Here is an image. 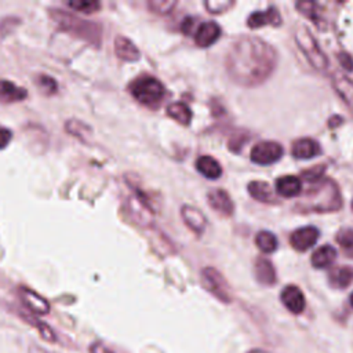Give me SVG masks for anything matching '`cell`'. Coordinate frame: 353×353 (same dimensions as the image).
<instances>
[{"label": "cell", "mask_w": 353, "mask_h": 353, "mask_svg": "<svg viewBox=\"0 0 353 353\" xmlns=\"http://www.w3.org/2000/svg\"><path fill=\"white\" fill-rule=\"evenodd\" d=\"M197 171L208 179H216L222 174L221 164L211 156H201L196 161Z\"/></svg>", "instance_id": "cell-23"}, {"label": "cell", "mask_w": 353, "mask_h": 353, "mask_svg": "<svg viewBox=\"0 0 353 353\" xmlns=\"http://www.w3.org/2000/svg\"><path fill=\"white\" fill-rule=\"evenodd\" d=\"M317 239H319V230L314 226H303L292 232L290 237V243L296 251H306L314 245Z\"/></svg>", "instance_id": "cell-10"}, {"label": "cell", "mask_w": 353, "mask_h": 353, "mask_svg": "<svg viewBox=\"0 0 353 353\" xmlns=\"http://www.w3.org/2000/svg\"><path fill=\"white\" fill-rule=\"evenodd\" d=\"M295 41L313 68H316L317 70H325L328 68V59L325 54L323 52L307 28L298 26L295 29Z\"/></svg>", "instance_id": "cell-5"}, {"label": "cell", "mask_w": 353, "mask_h": 353, "mask_svg": "<svg viewBox=\"0 0 353 353\" xmlns=\"http://www.w3.org/2000/svg\"><path fill=\"white\" fill-rule=\"evenodd\" d=\"M205 8L211 12V14H221L226 10H229L230 7L234 6V1H226V0H208L204 3Z\"/></svg>", "instance_id": "cell-34"}, {"label": "cell", "mask_w": 353, "mask_h": 353, "mask_svg": "<svg viewBox=\"0 0 353 353\" xmlns=\"http://www.w3.org/2000/svg\"><path fill=\"white\" fill-rule=\"evenodd\" d=\"M352 280H353V270L350 268L338 266L330 272V283L334 287L345 288L352 283Z\"/></svg>", "instance_id": "cell-26"}, {"label": "cell", "mask_w": 353, "mask_h": 353, "mask_svg": "<svg viewBox=\"0 0 353 353\" xmlns=\"http://www.w3.org/2000/svg\"><path fill=\"white\" fill-rule=\"evenodd\" d=\"M255 244L256 247L265 252V254H270L277 248V239L272 232L268 230H262L256 234L255 237Z\"/></svg>", "instance_id": "cell-27"}, {"label": "cell", "mask_w": 353, "mask_h": 353, "mask_svg": "<svg viewBox=\"0 0 353 353\" xmlns=\"http://www.w3.org/2000/svg\"><path fill=\"white\" fill-rule=\"evenodd\" d=\"M320 145L310 138H301L292 143L291 152L296 159H312L320 153Z\"/></svg>", "instance_id": "cell-20"}, {"label": "cell", "mask_w": 353, "mask_h": 353, "mask_svg": "<svg viewBox=\"0 0 353 353\" xmlns=\"http://www.w3.org/2000/svg\"><path fill=\"white\" fill-rule=\"evenodd\" d=\"M248 192L255 200H258L261 203H268V204L276 203V196H274L272 188L263 181L250 182L248 183Z\"/></svg>", "instance_id": "cell-24"}, {"label": "cell", "mask_w": 353, "mask_h": 353, "mask_svg": "<svg viewBox=\"0 0 353 353\" xmlns=\"http://www.w3.org/2000/svg\"><path fill=\"white\" fill-rule=\"evenodd\" d=\"M131 95L142 105L156 108L161 103L165 90L160 80L153 76H139L128 85Z\"/></svg>", "instance_id": "cell-4"}, {"label": "cell", "mask_w": 353, "mask_h": 353, "mask_svg": "<svg viewBox=\"0 0 353 353\" xmlns=\"http://www.w3.org/2000/svg\"><path fill=\"white\" fill-rule=\"evenodd\" d=\"M193 19L192 18H186L183 22H182V30L188 34L189 33V30H190V26L193 25V22H192Z\"/></svg>", "instance_id": "cell-39"}, {"label": "cell", "mask_w": 353, "mask_h": 353, "mask_svg": "<svg viewBox=\"0 0 353 353\" xmlns=\"http://www.w3.org/2000/svg\"><path fill=\"white\" fill-rule=\"evenodd\" d=\"M19 298L22 301V303L34 314L37 316H43L47 314L50 312V303L46 298H43L41 295H39L37 292L26 288V287H21L19 288Z\"/></svg>", "instance_id": "cell-9"}, {"label": "cell", "mask_w": 353, "mask_h": 353, "mask_svg": "<svg viewBox=\"0 0 353 353\" xmlns=\"http://www.w3.org/2000/svg\"><path fill=\"white\" fill-rule=\"evenodd\" d=\"M90 352L91 353H114L109 346H106L105 343L102 342H95L91 345L90 347Z\"/></svg>", "instance_id": "cell-38"}, {"label": "cell", "mask_w": 353, "mask_h": 353, "mask_svg": "<svg viewBox=\"0 0 353 353\" xmlns=\"http://www.w3.org/2000/svg\"><path fill=\"white\" fill-rule=\"evenodd\" d=\"M342 207L338 186L331 179H320L303 194L296 208L302 212H331Z\"/></svg>", "instance_id": "cell-2"}, {"label": "cell", "mask_w": 353, "mask_h": 353, "mask_svg": "<svg viewBox=\"0 0 353 353\" xmlns=\"http://www.w3.org/2000/svg\"><path fill=\"white\" fill-rule=\"evenodd\" d=\"M281 302L283 305L294 314H299L305 309V296L303 292L296 285H287L281 291Z\"/></svg>", "instance_id": "cell-13"}, {"label": "cell", "mask_w": 353, "mask_h": 353, "mask_svg": "<svg viewBox=\"0 0 353 353\" xmlns=\"http://www.w3.org/2000/svg\"><path fill=\"white\" fill-rule=\"evenodd\" d=\"M11 139H12V131L0 124V149H4L6 146H8Z\"/></svg>", "instance_id": "cell-36"}, {"label": "cell", "mask_w": 353, "mask_h": 353, "mask_svg": "<svg viewBox=\"0 0 353 353\" xmlns=\"http://www.w3.org/2000/svg\"><path fill=\"white\" fill-rule=\"evenodd\" d=\"M280 23H281V17L276 7H268L265 11H255L247 19V25L251 29H258L266 25L279 26Z\"/></svg>", "instance_id": "cell-12"}, {"label": "cell", "mask_w": 353, "mask_h": 353, "mask_svg": "<svg viewBox=\"0 0 353 353\" xmlns=\"http://www.w3.org/2000/svg\"><path fill=\"white\" fill-rule=\"evenodd\" d=\"M338 59H339V63H341V66H342L343 69H346L347 72H352V70H353V58H352L349 54L341 52V54L338 55Z\"/></svg>", "instance_id": "cell-37"}, {"label": "cell", "mask_w": 353, "mask_h": 353, "mask_svg": "<svg viewBox=\"0 0 353 353\" xmlns=\"http://www.w3.org/2000/svg\"><path fill=\"white\" fill-rule=\"evenodd\" d=\"M335 258H336V250L332 245L325 244V245L319 247L312 254V263L317 269H324V268L331 266L334 263Z\"/></svg>", "instance_id": "cell-22"}, {"label": "cell", "mask_w": 353, "mask_h": 353, "mask_svg": "<svg viewBox=\"0 0 353 353\" xmlns=\"http://www.w3.org/2000/svg\"><path fill=\"white\" fill-rule=\"evenodd\" d=\"M68 6L74 11H80L84 14H92L101 8V3L94 0H77V1H68Z\"/></svg>", "instance_id": "cell-30"}, {"label": "cell", "mask_w": 353, "mask_h": 353, "mask_svg": "<svg viewBox=\"0 0 353 353\" xmlns=\"http://www.w3.org/2000/svg\"><path fill=\"white\" fill-rule=\"evenodd\" d=\"M201 283L204 288L219 301L229 303L232 302V290L225 277L214 268L207 266L201 270Z\"/></svg>", "instance_id": "cell-6"}, {"label": "cell", "mask_w": 353, "mask_h": 353, "mask_svg": "<svg viewBox=\"0 0 353 353\" xmlns=\"http://www.w3.org/2000/svg\"><path fill=\"white\" fill-rule=\"evenodd\" d=\"M350 305L353 306V292H352V295H350Z\"/></svg>", "instance_id": "cell-40"}, {"label": "cell", "mask_w": 353, "mask_h": 353, "mask_svg": "<svg viewBox=\"0 0 353 353\" xmlns=\"http://www.w3.org/2000/svg\"><path fill=\"white\" fill-rule=\"evenodd\" d=\"M181 215L185 225L194 233L200 234L205 229V216L193 205H183L181 208Z\"/></svg>", "instance_id": "cell-16"}, {"label": "cell", "mask_w": 353, "mask_h": 353, "mask_svg": "<svg viewBox=\"0 0 353 353\" xmlns=\"http://www.w3.org/2000/svg\"><path fill=\"white\" fill-rule=\"evenodd\" d=\"M276 192L283 197H296L302 193V182L294 175L281 176L276 181Z\"/></svg>", "instance_id": "cell-19"}, {"label": "cell", "mask_w": 353, "mask_h": 353, "mask_svg": "<svg viewBox=\"0 0 353 353\" xmlns=\"http://www.w3.org/2000/svg\"><path fill=\"white\" fill-rule=\"evenodd\" d=\"M176 6L175 1H165V0H152L148 3V7L152 12L165 15L172 11V8Z\"/></svg>", "instance_id": "cell-31"}, {"label": "cell", "mask_w": 353, "mask_h": 353, "mask_svg": "<svg viewBox=\"0 0 353 353\" xmlns=\"http://www.w3.org/2000/svg\"><path fill=\"white\" fill-rule=\"evenodd\" d=\"M167 114L176 123L188 125L192 120V110L183 102H174L167 108Z\"/></svg>", "instance_id": "cell-25"}, {"label": "cell", "mask_w": 353, "mask_h": 353, "mask_svg": "<svg viewBox=\"0 0 353 353\" xmlns=\"http://www.w3.org/2000/svg\"><path fill=\"white\" fill-rule=\"evenodd\" d=\"M251 353H263V352H259V350H254V352H251Z\"/></svg>", "instance_id": "cell-41"}, {"label": "cell", "mask_w": 353, "mask_h": 353, "mask_svg": "<svg viewBox=\"0 0 353 353\" xmlns=\"http://www.w3.org/2000/svg\"><path fill=\"white\" fill-rule=\"evenodd\" d=\"M336 241L349 256H353V229L339 230L336 234Z\"/></svg>", "instance_id": "cell-29"}, {"label": "cell", "mask_w": 353, "mask_h": 353, "mask_svg": "<svg viewBox=\"0 0 353 353\" xmlns=\"http://www.w3.org/2000/svg\"><path fill=\"white\" fill-rule=\"evenodd\" d=\"M65 130L70 135H74L80 139H85L90 135V131H91V128L80 120H68L65 123Z\"/></svg>", "instance_id": "cell-28"}, {"label": "cell", "mask_w": 353, "mask_h": 353, "mask_svg": "<svg viewBox=\"0 0 353 353\" xmlns=\"http://www.w3.org/2000/svg\"><path fill=\"white\" fill-rule=\"evenodd\" d=\"M283 156V148L276 141H263L252 146L251 161L259 165H269L279 161Z\"/></svg>", "instance_id": "cell-7"}, {"label": "cell", "mask_w": 353, "mask_h": 353, "mask_svg": "<svg viewBox=\"0 0 353 353\" xmlns=\"http://www.w3.org/2000/svg\"><path fill=\"white\" fill-rule=\"evenodd\" d=\"M26 97H28L26 88L15 84L14 81L0 79V102L1 103L21 102Z\"/></svg>", "instance_id": "cell-15"}, {"label": "cell", "mask_w": 353, "mask_h": 353, "mask_svg": "<svg viewBox=\"0 0 353 353\" xmlns=\"http://www.w3.org/2000/svg\"><path fill=\"white\" fill-rule=\"evenodd\" d=\"M50 17L61 29L91 43L94 46L101 44V28L97 23H94L91 21L81 19V18H79L70 12L62 11L59 8H51Z\"/></svg>", "instance_id": "cell-3"}, {"label": "cell", "mask_w": 353, "mask_h": 353, "mask_svg": "<svg viewBox=\"0 0 353 353\" xmlns=\"http://www.w3.org/2000/svg\"><path fill=\"white\" fill-rule=\"evenodd\" d=\"M332 87L338 97L350 108L353 109V80H350L345 74H335L332 77Z\"/></svg>", "instance_id": "cell-18"}, {"label": "cell", "mask_w": 353, "mask_h": 353, "mask_svg": "<svg viewBox=\"0 0 353 353\" xmlns=\"http://www.w3.org/2000/svg\"><path fill=\"white\" fill-rule=\"evenodd\" d=\"M324 171H325L324 165L320 164V165H316L314 168H310V170L303 171V172H302V176H303V179H306V181H309V182H317V181H320V179L323 178Z\"/></svg>", "instance_id": "cell-35"}, {"label": "cell", "mask_w": 353, "mask_h": 353, "mask_svg": "<svg viewBox=\"0 0 353 353\" xmlns=\"http://www.w3.org/2000/svg\"><path fill=\"white\" fill-rule=\"evenodd\" d=\"M207 200H208V204L210 207L219 212L221 215L223 216H229L233 214V210H234V205H233V201L229 196V193L223 189H212L208 196H207Z\"/></svg>", "instance_id": "cell-11"}, {"label": "cell", "mask_w": 353, "mask_h": 353, "mask_svg": "<svg viewBox=\"0 0 353 353\" xmlns=\"http://www.w3.org/2000/svg\"><path fill=\"white\" fill-rule=\"evenodd\" d=\"M295 6H296L298 11L302 15L313 19L314 22H319V12H317L319 10H317V6L314 3H312V1H298Z\"/></svg>", "instance_id": "cell-33"}, {"label": "cell", "mask_w": 353, "mask_h": 353, "mask_svg": "<svg viewBox=\"0 0 353 353\" xmlns=\"http://www.w3.org/2000/svg\"><path fill=\"white\" fill-rule=\"evenodd\" d=\"M254 273L256 280L263 285H272L276 283L274 268L266 258H256L254 265Z\"/></svg>", "instance_id": "cell-21"}, {"label": "cell", "mask_w": 353, "mask_h": 353, "mask_svg": "<svg viewBox=\"0 0 353 353\" xmlns=\"http://www.w3.org/2000/svg\"><path fill=\"white\" fill-rule=\"evenodd\" d=\"M127 203H128V211L137 223H139L141 226H149L152 223L153 212L146 199L139 192L130 196Z\"/></svg>", "instance_id": "cell-8"}, {"label": "cell", "mask_w": 353, "mask_h": 353, "mask_svg": "<svg viewBox=\"0 0 353 353\" xmlns=\"http://www.w3.org/2000/svg\"><path fill=\"white\" fill-rule=\"evenodd\" d=\"M352 208H353V201H352Z\"/></svg>", "instance_id": "cell-42"}, {"label": "cell", "mask_w": 353, "mask_h": 353, "mask_svg": "<svg viewBox=\"0 0 353 353\" xmlns=\"http://www.w3.org/2000/svg\"><path fill=\"white\" fill-rule=\"evenodd\" d=\"M114 52L116 55L127 62H134L139 59L138 47L125 36H117L114 39Z\"/></svg>", "instance_id": "cell-17"}, {"label": "cell", "mask_w": 353, "mask_h": 353, "mask_svg": "<svg viewBox=\"0 0 353 353\" xmlns=\"http://www.w3.org/2000/svg\"><path fill=\"white\" fill-rule=\"evenodd\" d=\"M221 36V28L214 21H207L201 23L194 33V43L199 47H210L212 46Z\"/></svg>", "instance_id": "cell-14"}, {"label": "cell", "mask_w": 353, "mask_h": 353, "mask_svg": "<svg viewBox=\"0 0 353 353\" xmlns=\"http://www.w3.org/2000/svg\"><path fill=\"white\" fill-rule=\"evenodd\" d=\"M277 62L272 46L255 36L237 39L226 54V72L229 77L244 87L263 83L273 72Z\"/></svg>", "instance_id": "cell-1"}, {"label": "cell", "mask_w": 353, "mask_h": 353, "mask_svg": "<svg viewBox=\"0 0 353 353\" xmlns=\"http://www.w3.org/2000/svg\"><path fill=\"white\" fill-rule=\"evenodd\" d=\"M37 85L40 88V91L46 95L54 94L57 91V87H58L55 79H52L51 76H47V74H40L37 77Z\"/></svg>", "instance_id": "cell-32"}]
</instances>
